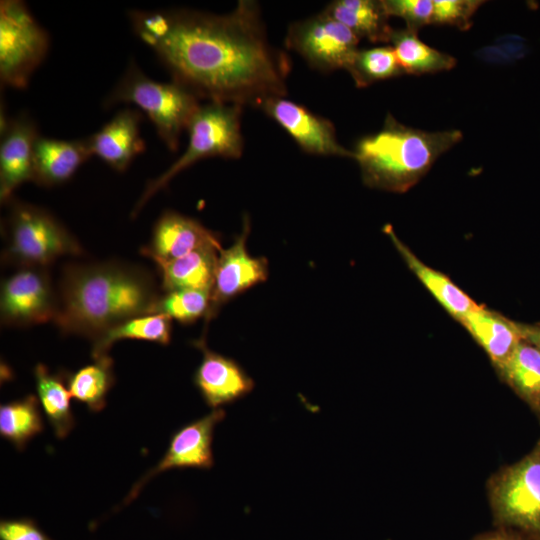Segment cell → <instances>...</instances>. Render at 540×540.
I'll return each mask as SVG.
<instances>
[{"instance_id":"44dd1931","label":"cell","mask_w":540,"mask_h":540,"mask_svg":"<svg viewBox=\"0 0 540 540\" xmlns=\"http://www.w3.org/2000/svg\"><path fill=\"white\" fill-rule=\"evenodd\" d=\"M461 321L499 369L523 340L519 324L479 307Z\"/></svg>"},{"instance_id":"484cf974","label":"cell","mask_w":540,"mask_h":540,"mask_svg":"<svg viewBox=\"0 0 540 540\" xmlns=\"http://www.w3.org/2000/svg\"><path fill=\"white\" fill-rule=\"evenodd\" d=\"M386 230L404 256L409 267L453 316L462 319L469 312L478 308V306L446 276L431 269L417 259L396 238L390 227H387Z\"/></svg>"},{"instance_id":"3957f363","label":"cell","mask_w":540,"mask_h":540,"mask_svg":"<svg viewBox=\"0 0 540 540\" xmlns=\"http://www.w3.org/2000/svg\"><path fill=\"white\" fill-rule=\"evenodd\" d=\"M462 137L459 130L428 132L408 127L388 114L378 132L357 142L354 159L367 185L401 191L425 174Z\"/></svg>"},{"instance_id":"e575fe53","label":"cell","mask_w":540,"mask_h":540,"mask_svg":"<svg viewBox=\"0 0 540 540\" xmlns=\"http://www.w3.org/2000/svg\"><path fill=\"white\" fill-rule=\"evenodd\" d=\"M523 340L540 350V325H519Z\"/></svg>"},{"instance_id":"30bf717a","label":"cell","mask_w":540,"mask_h":540,"mask_svg":"<svg viewBox=\"0 0 540 540\" xmlns=\"http://www.w3.org/2000/svg\"><path fill=\"white\" fill-rule=\"evenodd\" d=\"M58 298L45 267H20L1 286V321L30 326L54 320Z\"/></svg>"},{"instance_id":"603a6c76","label":"cell","mask_w":540,"mask_h":540,"mask_svg":"<svg viewBox=\"0 0 540 540\" xmlns=\"http://www.w3.org/2000/svg\"><path fill=\"white\" fill-rule=\"evenodd\" d=\"M515 392L540 415V350L522 340L499 368Z\"/></svg>"},{"instance_id":"8992f818","label":"cell","mask_w":540,"mask_h":540,"mask_svg":"<svg viewBox=\"0 0 540 540\" xmlns=\"http://www.w3.org/2000/svg\"><path fill=\"white\" fill-rule=\"evenodd\" d=\"M5 236L4 259L19 268L45 267L61 256L83 252L76 238L52 214L28 203L11 202Z\"/></svg>"},{"instance_id":"ba28073f","label":"cell","mask_w":540,"mask_h":540,"mask_svg":"<svg viewBox=\"0 0 540 540\" xmlns=\"http://www.w3.org/2000/svg\"><path fill=\"white\" fill-rule=\"evenodd\" d=\"M49 36L19 0L0 3V79L4 86L25 88L44 60Z\"/></svg>"},{"instance_id":"e0dca14e","label":"cell","mask_w":540,"mask_h":540,"mask_svg":"<svg viewBox=\"0 0 540 540\" xmlns=\"http://www.w3.org/2000/svg\"><path fill=\"white\" fill-rule=\"evenodd\" d=\"M141 115L134 109L119 111L99 131L87 137L92 156L123 172L145 150L140 134Z\"/></svg>"},{"instance_id":"83f0119b","label":"cell","mask_w":540,"mask_h":540,"mask_svg":"<svg viewBox=\"0 0 540 540\" xmlns=\"http://www.w3.org/2000/svg\"><path fill=\"white\" fill-rule=\"evenodd\" d=\"M38 401L30 394L0 406V434L18 450L43 430Z\"/></svg>"},{"instance_id":"f546056e","label":"cell","mask_w":540,"mask_h":540,"mask_svg":"<svg viewBox=\"0 0 540 540\" xmlns=\"http://www.w3.org/2000/svg\"><path fill=\"white\" fill-rule=\"evenodd\" d=\"M210 295V290L198 289L165 292L159 296L150 314H162L183 324L193 323L207 316Z\"/></svg>"},{"instance_id":"cb8c5ba5","label":"cell","mask_w":540,"mask_h":540,"mask_svg":"<svg viewBox=\"0 0 540 540\" xmlns=\"http://www.w3.org/2000/svg\"><path fill=\"white\" fill-rule=\"evenodd\" d=\"M34 375L38 400L45 416L55 436L64 439L75 425L68 387L61 375L50 373L43 364L36 365Z\"/></svg>"},{"instance_id":"7402d4cb","label":"cell","mask_w":540,"mask_h":540,"mask_svg":"<svg viewBox=\"0 0 540 540\" xmlns=\"http://www.w3.org/2000/svg\"><path fill=\"white\" fill-rule=\"evenodd\" d=\"M403 73L421 75L452 69L456 59L421 41L416 31L393 30L390 42Z\"/></svg>"},{"instance_id":"9a60e30c","label":"cell","mask_w":540,"mask_h":540,"mask_svg":"<svg viewBox=\"0 0 540 540\" xmlns=\"http://www.w3.org/2000/svg\"><path fill=\"white\" fill-rule=\"evenodd\" d=\"M38 134L35 122L27 115L9 119L1 132L0 199H12L13 192L33 179L34 148Z\"/></svg>"},{"instance_id":"2e32d148","label":"cell","mask_w":540,"mask_h":540,"mask_svg":"<svg viewBox=\"0 0 540 540\" xmlns=\"http://www.w3.org/2000/svg\"><path fill=\"white\" fill-rule=\"evenodd\" d=\"M204 247L221 248V243L198 221L168 211L155 223L150 244L142 253L153 261H169Z\"/></svg>"},{"instance_id":"9c48e42d","label":"cell","mask_w":540,"mask_h":540,"mask_svg":"<svg viewBox=\"0 0 540 540\" xmlns=\"http://www.w3.org/2000/svg\"><path fill=\"white\" fill-rule=\"evenodd\" d=\"M359 40L349 28L322 11L293 23L285 42L312 68L329 72L346 70L358 50Z\"/></svg>"},{"instance_id":"d6a6232c","label":"cell","mask_w":540,"mask_h":540,"mask_svg":"<svg viewBox=\"0 0 540 540\" xmlns=\"http://www.w3.org/2000/svg\"><path fill=\"white\" fill-rule=\"evenodd\" d=\"M0 540H52L30 518L2 519Z\"/></svg>"},{"instance_id":"6da1fadb","label":"cell","mask_w":540,"mask_h":540,"mask_svg":"<svg viewBox=\"0 0 540 540\" xmlns=\"http://www.w3.org/2000/svg\"><path fill=\"white\" fill-rule=\"evenodd\" d=\"M135 33L199 99L244 106L285 97L289 59L266 35L259 5L239 1L227 14L132 11Z\"/></svg>"},{"instance_id":"836d02e7","label":"cell","mask_w":540,"mask_h":540,"mask_svg":"<svg viewBox=\"0 0 540 540\" xmlns=\"http://www.w3.org/2000/svg\"><path fill=\"white\" fill-rule=\"evenodd\" d=\"M473 540H529L520 532L507 529L498 528L495 531L487 532L475 537Z\"/></svg>"},{"instance_id":"5bb4252c","label":"cell","mask_w":540,"mask_h":540,"mask_svg":"<svg viewBox=\"0 0 540 540\" xmlns=\"http://www.w3.org/2000/svg\"><path fill=\"white\" fill-rule=\"evenodd\" d=\"M203 357L193 377L206 405L219 409L248 395L254 380L234 359L216 353L207 347L205 335L194 342Z\"/></svg>"},{"instance_id":"7a4b0ae2","label":"cell","mask_w":540,"mask_h":540,"mask_svg":"<svg viewBox=\"0 0 540 540\" xmlns=\"http://www.w3.org/2000/svg\"><path fill=\"white\" fill-rule=\"evenodd\" d=\"M152 276L121 262L69 264L62 272L55 324L93 341L133 317L150 314L159 298Z\"/></svg>"},{"instance_id":"7c38bea8","label":"cell","mask_w":540,"mask_h":540,"mask_svg":"<svg viewBox=\"0 0 540 540\" xmlns=\"http://www.w3.org/2000/svg\"><path fill=\"white\" fill-rule=\"evenodd\" d=\"M258 108L279 124L305 152L354 158L353 151L338 142L333 123L303 105L285 97H271Z\"/></svg>"},{"instance_id":"4316f807","label":"cell","mask_w":540,"mask_h":540,"mask_svg":"<svg viewBox=\"0 0 540 540\" xmlns=\"http://www.w3.org/2000/svg\"><path fill=\"white\" fill-rule=\"evenodd\" d=\"M66 377V385L73 398L84 403L92 412L101 411L115 382L113 361L109 355L94 360Z\"/></svg>"},{"instance_id":"8fae6325","label":"cell","mask_w":540,"mask_h":540,"mask_svg":"<svg viewBox=\"0 0 540 540\" xmlns=\"http://www.w3.org/2000/svg\"><path fill=\"white\" fill-rule=\"evenodd\" d=\"M225 416L226 412L223 408L214 409L209 414L174 432L163 458L136 482L124 499L122 506L134 500L144 485L159 473L178 468H212L214 465L212 450L214 430Z\"/></svg>"},{"instance_id":"ffe728a7","label":"cell","mask_w":540,"mask_h":540,"mask_svg":"<svg viewBox=\"0 0 540 540\" xmlns=\"http://www.w3.org/2000/svg\"><path fill=\"white\" fill-rule=\"evenodd\" d=\"M328 16L349 28L359 39L389 43L394 29L389 25L383 2L375 0H336L324 10Z\"/></svg>"},{"instance_id":"1f68e13d","label":"cell","mask_w":540,"mask_h":540,"mask_svg":"<svg viewBox=\"0 0 540 540\" xmlns=\"http://www.w3.org/2000/svg\"><path fill=\"white\" fill-rule=\"evenodd\" d=\"M389 16H397L406 22V28L418 31L432 24L433 0H383Z\"/></svg>"},{"instance_id":"4fadbf2b","label":"cell","mask_w":540,"mask_h":540,"mask_svg":"<svg viewBox=\"0 0 540 540\" xmlns=\"http://www.w3.org/2000/svg\"><path fill=\"white\" fill-rule=\"evenodd\" d=\"M250 222L246 216L242 232L227 249L218 254L215 277L210 295V308L205 319L211 320L220 307L247 289L267 280L269 267L264 257H253L247 251L246 241Z\"/></svg>"},{"instance_id":"4dcf8cb0","label":"cell","mask_w":540,"mask_h":540,"mask_svg":"<svg viewBox=\"0 0 540 540\" xmlns=\"http://www.w3.org/2000/svg\"><path fill=\"white\" fill-rule=\"evenodd\" d=\"M483 3L480 0H433L432 24L468 30L474 13Z\"/></svg>"},{"instance_id":"d590c367","label":"cell","mask_w":540,"mask_h":540,"mask_svg":"<svg viewBox=\"0 0 540 540\" xmlns=\"http://www.w3.org/2000/svg\"><path fill=\"white\" fill-rule=\"evenodd\" d=\"M539 417H540V415H539Z\"/></svg>"},{"instance_id":"d4e9b609","label":"cell","mask_w":540,"mask_h":540,"mask_svg":"<svg viewBox=\"0 0 540 540\" xmlns=\"http://www.w3.org/2000/svg\"><path fill=\"white\" fill-rule=\"evenodd\" d=\"M171 319L162 314H146L128 319L106 331L93 341L92 357L98 359L108 355L115 342L136 339L169 344L171 340Z\"/></svg>"},{"instance_id":"ac0fdd59","label":"cell","mask_w":540,"mask_h":540,"mask_svg":"<svg viewBox=\"0 0 540 540\" xmlns=\"http://www.w3.org/2000/svg\"><path fill=\"white\" fill-rule=\"evenodd\" d=\"M91 156L86 138L60 140L39 136L34 148L32 181L46 187L62 184Z\"/></svg>"},{"instance_id":"f1b7e54d","label":"cell","mask_w":540,"mask_h":540,"mask_svg":"<svg viewBox=\"0 0 540 540\" xmlns=\"http://www.w3.org/2000/svg\"><path fill=\"white\" fill-rule=\"evenodd\" d=\"M346 70L357 87L404 74L391 46L358 49Z\"/></svg>"},{"instance_id":"d6986e66","label":"cell","mask_w":540,"mask_h":540,"mask_svg":"<svg viewBox=\"0 0 540 540\" xmlns=\"http://www.w3.org/2000/svg\"><path fill=\"white\" fill-rule=\"evenodd\" d=\"M221 248L204 247L169 261H154L160 271L165 292L212 289Z\"/></svg>"},{"instance_id":"277c9868","label":"cell","mask_w":540,"mask_h":540,"mask_svg":"<svg viewBox=\"0 0 540 540\" xmlns=\"http://www.w3.org/2000/svg\"><path fill=\"white\" fill-rule=\"evenodd\" d=\"M242 108L240 105L220 102L201 105L186 129L189 141L185 151L167 170L147 183L132 215H136L151 197L195 162L211 157L239 158L244 147L241 133Z\"/></svg>"},{"instance_id":"5b68a950","label":"cell","mask_w":540,"mask_h":540,"mask_svg":"<svg viewBox=\"0 0 540 540\" xmlns=\"http://www.w3.org/2000/svg\"><path fill=\"white\" fill-rule=\"evenodd\" d=\"M199 100L183 85L154 81L131 63L105 104H134L148 116L167 148L176 151L182 132L201 106Z\"/></svg>"},{"instance_id":"52a82bcc","label":"cell","mask_w":540,"mask_h":540,"mask_svg":"<svg viewBox=\"0 0 540 540\" xmlns=\"http://www.w3.org/2000/svg\"><path fill=\"white\" fill-rule=\"evenodd\" d=\"M488 497L499 528L540 540V440L520 461L490 478Z\"/></svg>"}]
</instances>
